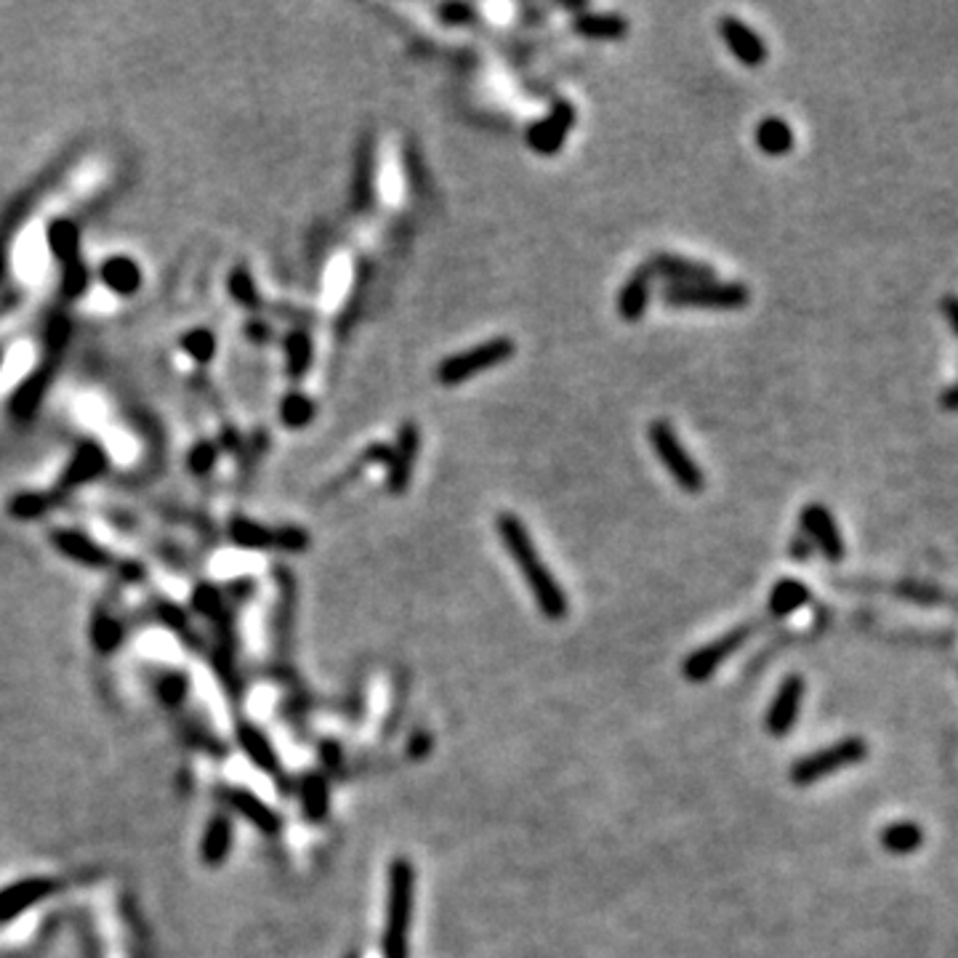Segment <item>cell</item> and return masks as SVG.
Wrapping results in <instances>:
<instances>
[{
	"mask_svg": "<svg viewBox=\"0 0 958 958\" xmlns=\"http://www.w3.org/2000/svg\"><path fill=\"white\" fill-rule=\"evenodd\" d=\"M650 288H652V272L648 269V264H644V267H639L637 272L626 280V285H623L618 293V311L623 320L626 322L642 320L650 304Z\"/></svg>",
	"mask_w": 958,
	"mask_h": 958,
	"instance_id": "cell-14",
	"label": "cell"
},
{
	"mask_svg": "<svg viewBox=\"0 0 958 958\" xmlns=\"http://www.w3.org/2000/svg\"><path fill=\"white\" fill-rule=\"evenodd\" d=\"M439 16H443L445 25H467V22L474 16V9H469V5H461V3H450V5H443V9H439Z\"/></svg>",
	"mask_w": 958,
	"mask_h": 958,
	"instance_id": "cell-25",
	"label": "cell"
},
{
	"mask_svg": "<svg viewBox=\"0 0 958 958\" xmlns=\"http://www.w3.org/2000/svg\"><path fill=\"white\" fill-rule=\"evenodd\" d=\"M791 551H793V557H796V560H807L809 549H807V544H804V536L793 540V544H791Z\"/></svg>",
	"mask_w": 958,
	"mask_h": 958,
	"instance_id": "cell-28",
	"label": "cell"
},
{
	"mask_svg": "<svg viewBox=\"0 0 958 958\" xmlns=\"http://www.w3.org/2000/svg\"><path fill=\"white\" fill-rule=\"evenodd\" d=\"M419 448H421L419 426H416L413 421H405L397 432V443L392 445L389 463H386V467H389V472H386V487H389V493H395V496H403V493L410 487L416 458H419Z\"/></svg>",
	"mask_w": 958,
	"mask_h": 958,
	"instance_id": "cell-9",
	"label": "cell"
},
{
	"mask_svg": "<svg viewBox=\"0 0 958 958\" xmlns=\"http://www.w3.org/2000/svg\"><path fill=\"white\" fill-rule=\"evenodd\" d=\"M756 146L769 157H783L793 150V128L783 117H764L756 126Z\"/></svg>",
	"mask_w": 958,
	"mask_h": 958,
	"instance_id": "cell-16",
	"label": "cell"
},
{
	"mask_svg": "<svg viewBox=\"0 0 958 958\" xmlns=\"http://www.w3.org/2000/svg\"><path fill=\"white\" fill-rule=\"evenodd\" d=\"M240 743H243L245 754L256 762V767L278 769V756H274L272 745H269V740L264 738L261 732L251 730V727H243V730H240Z\"/></svg>",
	"mask_w": 958,
	"mask_h": 958,
	"instance_id": "cell-22",
	"label": "cell"
},
{
	"mask_svg": "<svg viewBox=\"0 0 958 958\" xmlns=\"http://www.w3.org/2000/svg\"><path fill=\"white\" fill-rule=\"evenodd\" d=\"M498 536H501L503 546H507L511 560L520 567L522 578H525L527 589L533 591V599H536L540 613L549 621H562L567 615V597H564L560 580L551 575V570L540 560L536 544H533L531 533L522 525L520 516L511 514V511L498 516Z\"/></svg>",
	"mask_w": 958,
	"mask_h": 958,
	"instance_id": "cell-1",
	"label": "cell"
},
{
	"mask_svg": "<svg viewBox=\"0 0 958 958\" xmlns=\"http://www.w3.org/2000/svg\"><path fill=\"white\" fill-rule=\"evenodd\" d=\"M516 355V344L507 336H498L485 341V344L472 346L467 352H458V355L445 357L437 368V381L443 386H458L463 381L474 379V375L493 370L503 362L511 360Z\"/></svg>",
	"mask_w": 958,
	"mask_h": 958,
	"instance_id": "cell-3",
	"label": "cell"
},
{
	"mask_svg": "<svg viewBox=\"0 0 958 958\" xmlns=\"http://www.w3.org/2000/svg\"><path fill=\"white\" fill-rule=\"evenodd\" d=\"M652 278H666L674 285H695V282H711L716 278V272L705 264L690 261V258H681L674 254H657L648 264Z\"/></svg>",
	"mask_w": 958,
	"mask_h": 958,
	"instance_id": "cell-13",
	"label": "cell"
},
{
	"mask_svg": "<svg viewBox=\"0 0 958 958\" xmlns=\"http://www.w3.org/2000/svg\"><path fill=\"white\" fill-rule=\"evenodd\" d=\"M302 799H304V813H307L311 820H322V818H325V809H328L325 780H322V778H304Z\"/></svg>",
	"mask_w": 958,
	"mask_h": 958,
	"instance_id": "cell-23",
	"label": "cell"
},
{
	"mask_svg": "<svg viewBox=\"0 0 958 958\" xmlns=\"http://www.w3.org/2000/svg\"><path fill=\"white\" fill-rule=\"evenodd\" d=\"M802 531L804 538L813 540L828 562L844 560L842 531H839L836 520H833V514L822 503H807L802 509Z\"/></svg>",
	"mask_w": 958,
	"mask_h": 958,
	"instance_id": "cell-10",
	"label": "cell"
},
{
	"mask_svg": "<svg viewBox=\"0 0 958 958\" xmlns=\"http://www.w3.org/2000/svg\"><path fill=\"white\" fill-rule=\"evenodd\" d=\"M51 890H54V884L43 879H27L20 881V884L9 886L5 892H0V919H11V916H16L20 910L38 903L40 897L49 895Z\"/></svg>",
	"mask_w": 958,
	"mask_h": 958,
	"instance_id": "cell-15",
	"label": "cell"
},
{
	"mask_svg": "<svg viewBox=\"0 0 958 958\" xmlns=\"http://www.w3.org/2000/svg\"><path fill=\"white\" fill-rule=\"evenodd\" d=\"M362 163H360V174H357V179H360V184H357V203L360 205H370L373 203V146H370V141L366 146H362Z\"/></svg>",
	"mask_w": 958,
	"mask_h": 958,
	"instance_id": "cell-24",
	"label": "cell"
},
{
	"mask_svg": "<svg viewBox=\"0 0 958 958\" xmlns=\"http://www.w3.org/2000/svg\"><path fill=\"white\" fill-rule=\"evenodd\" d=\"M881 844L892 855H910L924 844V831L916 822H892L881 833Z\"/></svg>",
	"mask_w": 958,
	"mask_h": 958,
	"instance_id": "cell-20",
	"label": "cell"
},
{
	"mask_svg": "<svg viewBox=\"0 0 958 958\" xmlns=\"http://www.w3.org/2000/svg\"><path fill=\"white\" fill-rule=\"evenodd\" d=\"M650 445L655 450V456L661 458L666 472L672 474V480L677 482L685 493H701L705 487L703 472L698 469L695 458L685 450L681 439L674 432V426L668 421H652L650 423Z\"/></svg>",
	"mask_w": 958,
	"mask_h": 958,
	"instance_id": "cell-5",
	"label": "cell"
},
{
	"mask_svg": "<svg viewBox=\"0 0 958 958\" xmlns=\"http://www.w3.org/2000/svg\"><path fill=\"white\" fill-rule=\"evenodd\" d=\"M229 844H232V828L225 818L210 820L208 831L203 839V857L205 863H221L227 857Z\"/></svg>",
	"mask_w": 958,
	"mask_h": 958,
	"instance_id": "cell-21",
	"label": "cell"
},
{
	"mask_svg": "<svg viewBox=\"0 0 958 958\" xmlns=\"http://www.w3.org/2000/svg\"><path fill=\"white\" fill-rule=\"evenodd\" d=\"M575 126V107L570 102H560L549 110V115L540 117L538 123H533L527 128V144L536 155L551 157L562 150L564 139H567L570 128Z\"/></svg>",
	"mask_w": 958,
	"mask_h": 958,
	"instance_id": "cell-8",
	"label": "cell"
},
{
	"mask_svg": "<svg viewBox=\"0 0 958 958\" xmlns=\"http://www.w3.org/2000/svg\"><path fill=\"white\" fill-rule=\"evenodd\" d=\"M940 403H943L945 410H958V384L950 386V389H945L943 397H940Z\"/></svg>",
	"mask_w": 958,
	"mask_h": 958,
	"instance_id": "cell-27",
	"label": "cell"
},
{
	"mask_svg": "<svg viewBox=\"0 0 958 958\" xmlns=\"http://www.w3.org/2000/svg\"><path fill=\"white\" fill-rule=\"evenodd\" d=\"M719 35H721V40L727 43V49H730V54L738 59L743 67L756 69L769 59V49H767V43H764V40L759 38V33H756V29H751L749 25H745V22H740L738 16H721Z\"/></svg>",
	"mask_w": 958,
	"mask_h": 958,
	"instance_id": "cell-11",
	"label": "cell"
},
{
	"mask_svg": "<svg viewBox=\"0 0 958 958\" xmlns=\"http://www.w3.org/2000/svg\"><path fill=\"white\" fill-rule=\"evenodd\" d=\"M416 873L410 860L399 857L389 868V900H386V927L381 940L384 958H408L410 921H413Z\"/></svg>",
	"mask_w": 958,
	"mask_h": 958,
	"instance_id": "cell-2",
	"label": "cell"
},
{
	"mask_svg": "<svg viewBox=\"0 0 958 958\" xmlns=\"http://www.w3.org/2000/svg\"><path fill=\"white\" fill-rule=\"evenodd\" d=\"M807 602H809L807 586H804L802 580L785 578V580H780V584H775L772 593H769L767 610L772 618H785V615L796 613V610L804 608Z\"/></svg>",
	"mask_w": 958,
	"mask_h": 958,
	"instance_id": "cell-19",
	"label": "cell"
},
{
	"mask_svg": "<svg viewBox=\"0 0 958 958\" xmlns=\"http://www.w3.org/2000/svg\"><path fill=\"white\" fill-rule=\"evenodd\" d=\"M229 804H232V807L238 809L245 820L254 822L258 831L267 833V836H272V833L280 831V818L267 807V804L261 802V799L251 796V793H245V791H234V793H229Z\"/></svg>",
	"mask_w": 958,
	"mask_h": 958,
	"instance_id": "cell-18",
	"label": "cell"
},
{
	"mask_svg": "<svg viewBox=\"0 0 958 958\" xmlns=\"http://www.w3.org/2000/svg\"><path fill=\"white\" fill-rule=\"evenodd\" d=\"M575 33L591 40H615L628 33V20L621 14H580L573 22Z\"/></svg>",
	"mask_w": 958,
	"mask_h": 958,
	"instance_id": "cell-17",
	"label": "cell"
},
{
	"mask_svg": "<svg viewBox=\"0 0 958 958\" xmlns=\"http://www.w3.org/2000/svg\"><path fill=\"white\" fill-rule=\"evenodd\" d=\"M749 288L738 282H695V285H668L663 302L681 309H743L749 307Z\"/></svg>",
	"mask_w": 958,
	"mask_h": 958,
	"instance_id": "cell-4",
	"label": "cell"
},
{
	"mask_svg": "<svg viewBox=\"0 0 958 958\" xmlns=\"http://www.w3.org/2000/svg\"><path fill=\"white\" fill-rule=\"evenodd\" d=\"M866 756H868L866 740L846 738L842 743L828 745V749L818 751V754H809L804 756V759H799L791 769V780L796 785H809L815 783V780L828 778V775H836L839 769L863 762Z\"/></svg>",
	"mask_w": 958,
	"mask_h": 958,
	"instance_id": "cell-6",
	"label": "cell"
},
{
	"mask_svg": "<svg viewBox=\"0 0 958 958\" xmlns=\"http://www.w3.org/2000/svg\"><path fill=\"white\" fill-rule=\"evenodd\" d=\"M751 634H754V626L732 628V631L725 634V637L714 639L711 644H705V648L692 652V655L685 661V668H681V672H685V677L692 679V681L708 679L711 674H714L716 668H719L721 663L732 655V652H738L745 642H749Z\"/></svg>",
	"mask_w": 958,
	"mask_h": 958,
	"instance_id": "cell-7",
	"label": "cell"
},
{
	"mask_svg": "<svg viewBox=\"0 0 958 958\" xmlns=\"http://www.w3.org/2000/svg\"><path fill=\"white\" fill-rule=\"evenodd\" d=\"M802 698H804V681L802 677H789L780 685L778 695H775L772 705H769L767 716H764V727L775 738H783L793 730L799 719V711H802Z\"/></svg>",
	"mask_w": 958,
	"mask_h": 958,
	"instance_id": "cell-12",
	"label": "cell"
},
{
	"mask_svg": "<svg viewBox=\"0 0 958 958\" xmlns=\"http://www.w3.org/2000/svg\"><path fill=\"white\" fill-rule=\"evenodd\" d=\"M940 309H943V315H945V320H948L950 331H954L956 336H958V296H945L943 304H940Z\"/></svg>",
	"mask_w": 958,
	"mask_h": 958,
	"instance_id": "cell-26",
	"label": "cell"
}]
</instances>
